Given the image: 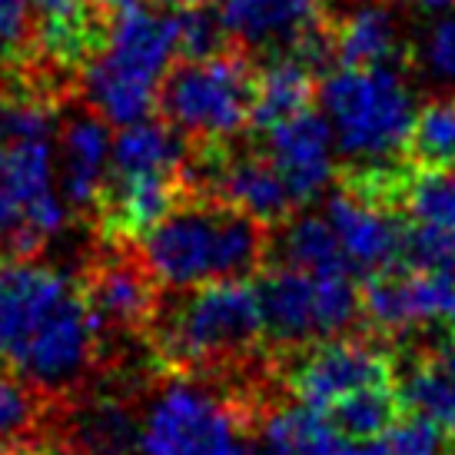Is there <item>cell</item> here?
<instances>
[{"label":"cell","mask_w":455,"mask_h":455,"mask_svg":"<svg viewBox=\"0 0 455 455\" xmlns=\"http://www.w3.org/2000/svg\"><path fill=\"white\" fill-rule=\"evenodd\" d=\"M103 329L74 276L30 256L0 259V366L37 386L67 389L84 379Z\"/></svg>","instance_id":"cell-1"},{"label":"cell","mask_w":455,"mask_h":455,"mask_svg":"<svg viewBox=\"0 0 455 455\" xmlns=\"http://www.w3.org/2000/svg\"><path fill=\"white\" fill-rule=\"evenodd\" d=\"M266 227L220 200L173 206L140 243V256L164 286H200L213 279H243L266 259Z\"/></svg>","instance_id":"cell-2"},{"label":"cell","mask_w":455,"mask_h":455,"mask_svg":"<svg viewBox=\"0 0 455 455\" xmlns=\"http://www.w3.org/2000/svg\"><path fill=\"white\" fill-rule=\"evenodd\" d=\"M103 51L84 70V90L100 120L130 127L160 103L164 76L177 57V17L153 13L143 0H107Z\"/></svg>","instance_id":"cell-3"},{"label":"cell","mask_w":455,"mask_h":455,"mask_svg":"<svg viewBox=\"0 0 455 455\" xmlns=\"http://www.w3.org/2000/svg\"><path fill=\"white\" fill-rule=\"evenodd\" d=\"M153 323L160 355L183 372L236 366L266 336L259 290L246 279L200 283Z\"/></svg>","instance_id":"cell-4"},{"label":"cell","mask_w":455,"mask_h":455,"mask_svg":"<svg viewBox=\"0 0 455 455\" xmlns=\"http://www.w3.org/2000/svg\"><path fill=\"white\" fill-rule=\"evenodd\" d=\"M319 114L329 120L336 150L359 170L389 166L409 143L416 100L405 76L389 64L339 67L319 84Z\"/></svg>","instance_id":"cell-5"},{"label":"cell","mask_w":455,"mask_h":455,"mask_svg":"<svg viewBox=\"0 0 455 455\" xmlns=\"http://www.w3.org/2000/svg\"><path fill=\"white\" fill-rule=\"evenodd\" d=\"M253 64L233 51L210 57H193L166 70L160 87V110L166 124L213 147L220 140L236 137L253 116Z\"/></svg>","instance_id":"cell-6"},{"label":"cell","mask_w":455,"mask_h":455,"mask_svg":"<svg viewBox=\"0 0 455 455\" xmlns=\"http://www.w3.org/2000/svg\"><path fill=\"white\" fill-rule=\"evenodd\" d=\"M53 133H0V250L34 256L67 227V203L53 190Z\"/></svg>","instance_id":"cell-7"},{"label":"cell","mask_w":455,"mask_h":455,"mask_svg":"<svg viewBox=\"0 0 455 455\" xmlns=\"http://www.w3.org/2000/svg\"><path fill=\"white\" fill-rule=\"evenodd\" d=\"M137 455H243L240 409L193 379H173L140 419Z\"/></svg>","instance_id":"cell-8"},{"label":"cell","mask_w":455,"mask_h":455,"mask_svg":"<svg viewBox=\"0 0 455 455\" xmlns=\"http://www.w3.org/2000/svg\"><path fill=\"white\" fill-rule=\"evenodd\" d=\"M256 290L263 303L266 332L286 346L332 339L363 313L353 273H303L276 266Z\"/></svg>","instance_id":"cell-9"},{"label":"cell","mask_w":455,"mask_h":455,"mask_svg":"<svg viewBox=\"0 0 455 455\" xmlns=\"http://www.w3.org/2000/svg\"><path fill=\"white\" fill-rule=\"evenodd\" d=\"M372 386H392V359L366 339H319L290 369L292 395L316 412Z\"/></svg>","instance_id":"cell-10"},{"label":"cell","mask_w":455,"mask_h":455,"mask_svg":"<svg viewBox=\"0 0 455 455\" xmlns=\"http://www.w3.org/2000/svg\"><path fill=\"white\" fill-rule=\"evenodd\" d=\"M363 313L372 326L403 332L419 326L455 329V273L452 269H409L376 273L359 292Z\"/></svg>","instance_id":"cell-11"},{"label":"cell","mask_w":455,"mask_h":455,"mask_svg":"<svg viewBox=\"0 0 455 455\" xmlns=\"http://www.w3.org/2000/svg\"><path fill=\"white\" fill-rule=\"evenodd\" d=\"M326 223L339 240L353 273H386L403 256V227L389 216V203L355 187H342L326 200Z\"/></svg>","instance_id":"cell-12"},{"label":"cell","mask_w":455,"mask_h":455,"mask_svg":"<svg viewBox=\"0 0 455 455\" xmlns=\"http://www.w3.org/2000/svg\"><path fill=\"white\" fill-rule=\"evenodd\" d=\"M266 160L286 183L292 203H309L329 187L336 170V140L329 120L313 110H299L266 130Z\"/></svg>","instance_id":"cell-13"},{"label":"cell","mask_w":455,"mask_h":455,"mask_svg":"<svg viewBox=\"0 0 455 455\" xmlns=\"http://www.w3.org/2000/svg\"><path fill=\"white\" fill-rule=\"evenodd\" d=\"M84 296L100 323L103 336L107 329H124V332L147 329L160 309L153 273L143 259H133L127 253H107L97 259L84 279Z\"/></svg>","instance_id":"cell-14"},{"label":"cell","mask_w":455,"mask_h":455,"mask_svg":"<svg viewBox=\"0 0 455 455\" xmlns=\"http://www.w3.org/2000/svg\"><path fill=\"white\" fill-rule=\"evenodd\" d=\"M203 183L210 190V200L236 206L259 223H283L296 206L279 180L273 164L266 156H236V153H213V147L203 156Z\"/></svg>","instance_id":"cell-15"},{"label":"cell","mask_w":455,"mask_h":455,"mask_svg":"<svg viewBox=\"0 0 455 455\" xmlns=\"http://www.w3.org/2000/svg\"><path fill=\"white\" fill-rule=\"evenodd\" d=\"M227 37L250 51L286 53L319 24V0H220Z\"/></svg>","instance_id":"cell-16"},{"label":"cell","mask_w":455,"mask_h":455,"mask_svg":"<svg viewBox=\"0 0 455 455\" xmlns=\"http://www.w3.org/2000/svg\"><path fill=\"white\" fill-rule=\"evenodd\" d=\"M263 443L269 455H386L382 439H349L303 403L276 409L266 419Z\"/></svg>","instance_id":"cell-17"},{"label":"cell","mask_w":455,"mask_h":455,"mask_svg":"<svg viewBox=\"0 0 455 455\" xmlns=\"http://www.w3.org/2000/svg\"><path fill=\"white\" fill-rule=\"evenodd\" d=\"M110 133L100 116H76L64 127V200L76 210L100 203L107 166H110Z\"/></svg>","instance_id":"cell-18"},{"label":"cell","mask_w":455,"mask_h":455,"mask_svg":"<svg viewBox=\"0 0 455 455\" xmlns=\"http://www.w3.org/2000/svg\"><path fill=\"white\" fill-rule=\"evenodd\" d=\"M187 143L173 124L140 120L124 127L110 150V177H187Z\"/></svg>","instance_id":"cell-19"},{"label":"cell","mask_w":455,"mask_h":455,"mask_svg":"<svg viewBox=\"0 0 455 455\" xmlns=\"http://www.w3.org/2000/svg\"><path fill=\"white\" fill-rule=\"evenodd\" d=\"M399 399L412 412L443 426L449 439H455V336L439 342L432 353L419 355L405 369Z\"/></svg>","instance_id":"cell-20"},{"label":"cell","mask_w":455,"mask_h":455,"mask_svg":"<svg viewBox=\"0 0 455 455\" xmlns=\"http://www.w3.org/2000/svg\"><path fill=\"white\" fill-rule=\"evenodd\" d=\"M313 76L316 74L292 53H283L279 60H273L263 74H256L250 124L256 130H269L306 110L313 100Z\"/></svg>","instance_id":"cell-21"},{"label":"cell","mask_w":455,"mask_h":455,"mask_svg":"<svg viewBox=\"0 0 455 455\" xmlns=\"http://www.w3.org/2000/svg\"><path fill=\"white\" fill-rule=\"evenodd\" d=\"M279 266L303 269V273H353V266L342 253L339 240L326 216H296L286 220L276 243H269Z\"/></svg>","instance_id":"cell-22"},{"label":"cell","mask_w":455,"mask_h":455,"mask_svg":"<svg viewBox=\"0 0 455 455\" xmlns=\"http://www.w3.org/2000/svg\"><path fill=\"white\" fill-rule=\"evenodd\" d=\"M332 44L342 67H376L392 60L399 47V30L382 4H359L339 20Z\"/></svg>","instance_id":"cell-23"},{"label":"cell","mask_w":455,"mask_h":455,"mask_svg":"<svg viewBox=\"0 0 455 455\" xmlns=\"http://www.w3.org/2000/svg\"><path fill=\"white\" fill-rule=\"evenodd\" d=\"M140 419L120 399H93L74 419V449L80 455H137Z\"/></svg>","instance_id":"cell-24"},{"label":"cell","mask_w":455,"mask_h":455,"mask_svg":"<svg viewBox=\"0 0 455 455\" xmlns=\"http://www.w3.org/2000/svg\"><path fill=\"white\" fill-rule=\"evenodd\" d=\"M399 389L395 386H372L342 395L323 416L349 439H382L386 429L399 419Z\"/></svg>","instance_id":"cell-25"},{"label":"cell","mask_w":455,"mask_h":455,"mask_svg":"<svg viewBox=\"0 0 455 455\" xmlns=\"http://www.w3.org/2000/svg\"><path fill=\"white\" fill-rule=\"evenodd\" d=\"M409 156L422 170L455 166V97H435L416 110L409 130Z\"/></svg>","instance_id":"cell-26"},{"label":"cell","mask_w":455,"mask_h":455,"mask_svg":"<svg viewBox=\"0 0 455 455\" xmlns=\"http://www.w3.org/2000/svg\"><path fill=\"white\" fill-rule=\"evenodd\" d=\"M412 223L455 229V166L452 170H419L403 177L399 200Z\"/></svg>","instance_id":"cell-27"},{"label":"cell","mask_w":455,"mask_h":455,"mask_svg":"<svg viewBox=\"0 0 455 455\" xmlns=\"http://www.w3.org/2000/svg\"><path fill=\"white\" fill-rule=\"evenodd\" d=\"M44 419V395L37 386L0 369V445H20Z\"/></svg>","instance_id":"cell-28"},{"label":"cell","mask_w":455,"mask_h":455,"mask_svg":"<svg viewBox=\"0 0 455 455\" xmlns=\"http://www.w3.org/2000/svg\"><path fill=\"white\" fill-rule=\"evenodd\" d=\"M173 17H177V53H183L187 60L223 51L227 30L220 24V13L190 4V7H180Z\"/></svg>","instance_id":"cell-29"},{"label":"cell","mask_w":455,"mask_h":455,"mask_svg":"<svg viewBox=\"0 0 455 455\" xmlns=\"http://www.w3.org/2000/svg\"><path fill=\"white\" fill-rule=\"evenodd\" d=\"M403 259L416 269H455V229L412 223L403 233Z\"/></svg>","instance_id":"cell-30"},{"label":"cell","mask_w":455,"mask_h":455,"mask_svg":"<svg viewBox=\"0 0 455 455\" xmlns=\"http://www.w3.org/2000/svg\"><path fill=\"white\" fill-rule=\"evenodd\" d=\"M386 455H445V443H449V432L443 426H435L432 419L412 416L395 419L386 435Z\"/></svg>","instance_id":"cell-31"},{"label":"cell","mask_w":455,"mask_h":455,"mask_svg":"<svg viewBox=\"0 0 455 455\" xmlns=\"http://www.w3.org/2000/svg\"><path fill=\"white\" fill-rule=\"evenodd\" d=\"M30 13V0H0V57H17L27 51Z\"/></svg>","instance_id":"cell-32"},{"label":"cell","mask_w":455,"mask_h":455,"mask_svg":"<svg viewBox=\"0 0 455 455\" xmlns=\"http://www.w3.org/2000/svg\"><path fill=\"white\" fill-rule=\"evenodd\" d=\"M422 57H426L429 70L439 76V80L455 84V13L443 17L439 24L432 27L429 37H426Z\"/></svg>","instance_id":"cell-33"},{"label":"cell","mask_w":455,"mask_h":455,"mask_svg":"<svg viewBox=\"0 0 455 455\" xmlns=\"http://www.w3.org/2000/svg\"><path fill=\"white\" fill-rule=\"evenodd\" d=\"M403 4H412V7H422V11H445V7H455V0H403Z\"/></svg>","instance_id":"cell-34"},{"label":"cell","mask_w":455,"mask_h":455,"mask_svg":"<svg viewBox=\"0 0 455 455\" xmlns=\"http://www.w3.org/2000/svg\"><path fill=\"white\" fill-rule=\"evenodd\" d=\"M160 4H166V7L180 11V7H190V4H200V0H160Z\"/></svg>","instance_id":"cell-35"},{"label":"cell","mask_w":455,"mask_h":455,"mask_svg":"<svg viewBox=\"0 0 455 455\" xmlns=\"http://www.w3.org/2000/svg\"><path fill=\"white\" fill-rule=\"evenodd\" d=\"M11 455H40V452H34V449H27V445H17Z\"/></svg>","instance_id":"cell-36"},{"label":"cell","mask_w":455,"mask_h":455,"mask_svg":"<svg viewBox=\"0 0 455 455\" xmlns=\"http://www.w3.org/2000/svg\"><path fill=\"white\" fill-rule=\"evenodd\" d=\"M243 455H246V452H243ZM253 455H269V452H253Z\"/></svg>","instance_id":"cell-37"}]
</instances>
